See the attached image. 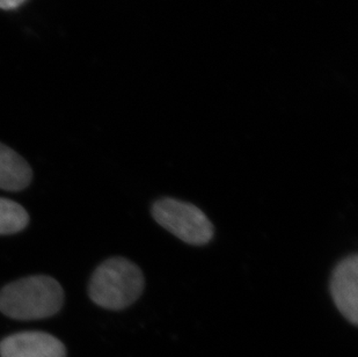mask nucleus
<instances>
[{
	"label": "nucleus",
	"mask_w": 358,
	"mask_h": 357,
	"mask_svg": "<svg viewBox=\"0 0 358 357\" xmlns=\"http://www.w3.org/2000/svg\"><path fill=\"white\" fill-rule=\"evenodd\" d=\"M64 304V290L47 275H33L14 281L0 290V312L17 321L52 317Z\"/></svg>",
	"instance_id": "obj_1"
},
{
	"label": "nucleus",
	"mask_w": 358,
	"mask_h": 357,
	"mask_svg": "<svg viewBox=\"0 0 358 357\" xmlns=\"http://www.w3.org/2000/svg\"><path fill=\"white\" fill-rule=\"evenodd\" d=\"M144 288L142 270L130 260L116 256L106 260L94 270L88 296L100 307L120 311L135 303Z\"/></svg>",
	"instance_id": "obj_2"
},
{
	"label": "nucleus",
	"mask_w": 358,
	"mask_h": 357,
	"mask_svg": "<svg viewBox=\"0 0 358 357\" xmlns=\"http://www.w3.org/2000/svg\"><path fill=\"white\" fill-rule=\"evenodd\" d=\"M151 213L160 226L185 243L203 246L213 240V223L192 203L165 197L153 203Z\"/></svg>",
	"instance_id": "obj_3"
},
{
	"label": "nucleus",
	"mask_w": 358,
	"mask_h": 357,
	"mask_svg": "<svg viewBox=\"0 0 358 357\" xmlns=\"http://www.w3.org/2000/svg\"><path fill=\"white\" fill-rule=\"evenodd\" d=\"M331 298L340 314L349 321L358 323V255L347 256L331 273Z\"/></svg>",
	"instance_id": "obj_4"
},
{
	"label": "nucleus",
	"mask_w": 358,
	"mask_h": 357,
	"mask_svg": "<svg viewBox=\"0 0 358 357\" xmlns=\"http://www.w3.org/2000/svg\"><path fill=\"white\" fill-rule=\"evenodd\" d=\"M0 357H66V348L45 332H20L0 341Z\"/></svg>",
	"instance_id": "obj_5"
},
{
	"label": "nucleus",
	"mask_w": 358,
	"mask_h": 357,
	"mask_svg": "<svg viewBox=\"0 0 358 357\" xmlns=\"http://www.w3.org/2000/svg\"><path fill=\"white\" fill-rule=\"evenodd\" d=\"M33 180L31 165L17 152L0 143V189L20 192Z\"/></svg>",
	"instance_id": "obj_6"
},
{
	"label": "nucleus",
	"mask_w": 358,
	"mask_h": 357,
	"mask_svg": "<svg viewBox=\"0 0 358 357\" xmlns=\"http://www.w3.org/2000/svg\"><path fill=\"white\" fill-rule=\"evenodd\" d=\"M29 223L27 210L12 200L0 197V236L21 232Z\"/></svg>",
	"instance_id": "obj_7"
},
{
	"label": "nucleus",
	"mask_w": 358,
	"mask_h": 357,
	"mask_svg": "<svg viewBox=\"0 0 358 357\" xmlns=\"http://www.w3.org/2000/svg\"><path fill=\"white\" fill-rule=\"evenodd\" d=\"M26 0H0V8L3 10H13L20 6Z\"/></svg>",
	"instance_id": "obj_8"
}]
</instances>
